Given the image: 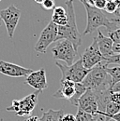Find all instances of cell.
Here are the masks:
<instances>
[{
  "label": "cell",
  "instance_id": "484cf974",
  "mask_svg": "<svg viewBox=\"0 0 120 121\" xmlns=\"http://www.w3.org/2000/svg\"><path fill=\"white\" fill-rule=\"evenodd\" d=\"M111 21L114 23V25L115 27V30L120 28V16H115L114 18H111Z\"/></svg>",
  "mask_w": 120,
  "mask_h": 121
},
{
  "label": "cell",
  "instance_id": "603a6c76",
  "mask_svg": "<svg viewBox=\"0 0 120 121\" xmlns=\"http://www.w3.org/2000/svg\"><path fill=\"white\" fill-rule=\"evenodd\" d=\"M110 101L120 105V92H111Z\"/></svg>",
  "mask_w": 120,
  "mask_h": 121
},
{
  "label": "cell",
  "instance_id": "4dcf8cb0",
  "mask_svg": "<svg viewBox=\"0 0 120 121\" xmlns=\"http://www.w3.org/2000/svg\"><path fill=\"white\" fill-rule=\"evenodd\" d=\"M114 1H115V3L116 7L118 8V9L120 10V0H114Z\"/></svg>",
  "mask_w": 120,
  "mask_h": 121
},
{
  "label": "cell",
  "instance_id": "9c48e42d",
  "mask_svg": "<svg viewBox=\"0 0 120 121\" xmlns=\"http://www.w3.org/2000/svg\"><path fill=\"white\" fill-rule=\"evenodd\" d=\"M81 60L85 68L86 69H92L99 63L104 61V57L101 55L97 42V37H94L92 44L85 50L83 55L81 56Z\"/></svg>",
  "mask_w": 120,
  "mask_h": 121
},
{
  "label": "cell",
  "instance_id": "f1b7e54d",
  "mask_svg": "<svg viewBox=\"0 0 120 121\" xmlns=\"http://www.w3.org/2000/svg\"><path fill=\"white\" fill-rule=\"evenodd\" d=\"M109 118H110L111 120L120 121V112H119V113H117V114H115V115H114V116L109 117Z\"/></svg>",
  "mask_w": 120,
  "mask_h": 121
},
{
  "label": "cell",
  "instance_id": "7c38bea8",
  "mask_svg": "<svg viewBox=\"0 0 120 121\" xmlns=\"http://www.w3.org/2000/svg\"><path fill=\"white\" fill-rule=\"evenodd\" d=\"M25 83L29 85L30 87H32L36 91L42 92L45 89L48 88L45 70L42 68V69H40L38 71H33L29 76H26Z\"/></svg>",
  "mask_w": 120,
  "mask_h": 121
},
{
  "label": "cell",
  "instance_id": "5b68a950",
  "mask_svg": "<svg viewBox=\"0 0 120 121\" xmlns=\"http://www.w3.org/2000/svg\"><path fill=\"white\" fill-rule=\"evenodd\" d=\"M40 91H36L21 100H13L11 106L6 108L7 111L14 112L18 117H29L38 103V97Z\"/></svg>",
  "mask_w": 120,
  "mask_h": 121
},
{
  "label": "cell",
  "instance_id": "2e32d148",
  "mask_svg": "<svg viewBox=\"0 0 120 121\" xmlns=\"http://www.w3.org/2000/svg\"><path fill=\"white\" fill-rule=\"evenodd\" d=\"M64 115L63 110H53L49 109L47 112L43 113L40 117V121H59L60 117Z\"/></svg>",
  "mask_w": 120,
  "mask_h": 121
},
{
  "label": "cell",
  "instance_id": "1f68e13d",
  "mask_svg": "<svg viewBox=\"0 0 120 121\" xmlns=\"http://www.w3.org/2000/svg\"><path fill=\"white\" fill-rule=\"evenodd\" d=\"M34 1H35L36 3H38V4H42L44 0H34Z\"/></svg>",
  "mask_w": 120,
  "mask_h": 121
},
{
  "label": "cell",
  "instance_id": "d4e9b609",
  "mask_svg": "<svg viewBox=\"0 0 120 121\" xmlns=\"http://www.w3.org/2000/svg\"><path fill=\"white\" fill-rule=\"evenodd\" d=\"M59 121H76V117L72 114H66L60 117Z\"/></svg>",
  "mask_w": 120,
  "mask_h": 121
},
{
  "label": "cell",
  "instance_id": "ba28073f",
  "mask_svg": "<svg viewBox=\"0 0 120 121\" xmlns=\"http://www.w3.org/2000/svg\"><path fill=\"white\" fill-rule=\"evenodd\" d=\"M21 10L16 8L14 5H10L7 9L0 10V19L5 23L8 35L10 38H12L14 35L15 29L21 18Z\"/></svg>",
  "mask_w": 120,
  "mask_h": 121
},
{
  "label": "cell",
  "instance_id": "8992f818",
  "mask_svg": "<svg viewBox=\"0 0 120 121\" xmlns=\"http://www.w3.org/2000/svg\"><path fill=\"white\" fill-rule=\"evenodd\" d=\"M52 53L55 60H63L69 66L74 63L76 56L78 55V51L74 48V46L67 39L58 40L55 46L53 47Z\"/></svg>",
  "mask_w": 120,
  "mask_h": 121
},
{
  "label": "cell",
  "instance_id": "44dd1931",
  "mask_svg": "<svg viewBox=\"0 0 120 121\" xmlns=\"http://www.w3.org/2000/svg\"><path fill=\"white\" fill-rule=\"evenodd\" d=\"M105 63L108 64H115L116 66H120V54H115L111 58L105 60Z\"/></svg>",
  "mask_w": 120,
  "mask_h": 121
},
{
  "label": "cell",
  "instance_id": "6da1fadb",
  "mask_svg": "<svg viewBox=\"0 0 120 121\" xmlns=\"http://www.w3.org/2000/svg\"><path fill=\"white\" fill-rule=\"evenodd\" d=\"M65 4L68 22L64 26H57V41L61 39H67L72 43L74 48L78 51L79 47L82 44V35L79 33L76 23L73 0H65Z\"/></svg>",
  "mask_w": 120,
  "mask_h": 121
},
{
  "label": "cell",
  "instance_id": "d6986e66",
  "mask_svg": "<svg viewBox=\"0 0 120 121\" xmlns=\"http://www.w3.org/2000/svg\"><path fill=\"white\" fill-rule=\"evenodd\" d=\"M103 11H106V12L111 13V14H115V16H120L119 9H118V8L116 7V5H115V3L114 0L107 2V4H106V6H105V9Z\"/></svg>",
  "mask_w": 120,
  "mask_h": 121
},
{
  "label": "cell",
  "instance_id": "83f0119b",
  "mask_svg": "<svg viewBox=\"0 0 120 121\" xmlns=\"http://www.w3.org/2000/svg\"><path fill=\"white\" fill-rule=\"evenodd\" d=\"M113 51H114L115 54H120V44H118V43H114Z\"/></svg>",
  "mask_w": 120,
  "mask_h": 121
},
{
  "label": "cell",
  "instance_id": "52a82bcc",
  "mask_svg": "<svg viewBox=\"0 0 120 121\" xmlns=\"http://www.w3.org/2000/svg\"><path fill=\"white\" fill-rule=\"evenodd\" d=\"M55 41H57V25L51 21L40 33V38L34 47V49L39 53L44 54L48 47Z\"/></svg>",
  "mask_w": 120,
  "mask_h": 121
},
{
  "label": "cell",
  "instance_id": "ffe728a7",
  "mask_svg": "<svg viewBox=\"0 0 120 121\" xmlns=\"http://www.w3.org/2000/svg\"><path fill=\"white\" fill-rule=\"evenodd\" d=\"M76 117V121H92L93 120V116L85 113L84 111L78 109L77 115L75 116Z\"/></svg>",
  "mask_w": 120,
  "mask_h": 121
},
{
  "label": "cell",
  "instance_id": "e0dca14e",
  "mask_svg": "<svg viewBox=\"0 0 120 121\" xmlns=\"http://www.w3.org/2000/svg\"><path fill=\"white\" fill-rule=\"evenodd\" d=\"M86 88L82 84V83H75V95L71 100H70L69 102L74 106H77L78 104V101L80 99V97L86 91Z\"/></svg>",
  "mask_w": 120,
  "mask_h": 121
},
{
  "label": "cell",
  "instance_id": "836d02e7",
  "mask_svg": "<svg viewBox=\"0 0 120 121\" xmlns=\"http://www.w3.org/2000/svg\"><path fill=\"white\" fill-rule=\"evenodd\" d=\"M106 1H107V2H109V1H113V0H106Z\"/></svg>",
  "mask_w": 120,
  "mask_h": 121
},
{
  "label": "cell",
  "instance_id": "d6a6232c",
  "mask_svg": "<svg viewBox=\"0 0 120 121\" xmlns=\"http://www.w3.org/2000/svg\"><path fill=\"white\" fill-rule=\"evenodd\" d=\"M1 25H2V20L0 19V27H1Z\"/></svg>",
  "mask_w": 120,
  "mask_h": 121
},
{
  "label": "cell",
  "instance_id": "d590c367",
  "mask_svg": "<svg viewBox=\"0 0 120 121\" xmlns=\"http://www.w3.org/2000/svg\"><path fill=\"white\" fill-rule=\"evenodd\" d=\"M0 1H1V0H0Z\"/></svg>",
  "mask_w": 120,
  "mask_h": 121
},
{
  "label": "cell",
  "instance_id": "30bf717a",
  "mask_svg": "<svg viewBox=\"0 0 120 121\" xmlns=\"http://www.w3.org/2000/svg\"><path fill=\"white\" fill-rule=\"evenodd\" d=\"M78 109L84 111L86 114L95 116L99 111L98 100L94 91L86 90V91L80 97L78 101Z\"/></svg>",
  "mask_w": 120,
  "mask_h": 121
},
{
  "label": "cell",
  "instance_id": "f546056e",
  "mask_svg": "<svg viewBox=\"0 0 120 121\" xmlns=\"http://www.w3.org/2000/svg\"><path fill=\"white\" fill-rule=\"evenodd\" d=\"M25 121H40V118L36 116H29Z\"/></svg>",
  "mask_w": 120,
  "mask_h": 121
},
{
  "label": "cell",
  "instance_id": "5bb4252c",
  "mask_svg": "<svg viewBox=\"0 0 120 121\" xmlns=\"http://www.w3.org/2000/svg\"><path fill=\"white\" fill-rule=\"evenodd\" d=\"M60 89L54 93V97L57 99H65V100H71L75 95V83L69 79H62Z\"/></svg>",
  "mask_w": 120,
  "mask_h": 121
},
{
  "label": "cell",
  "instance_id": "4316f807",
  "mask_svg": "<svg viewBox=\"0 0 120 121\" xmlns=\"http://www.w3.org/2000/svg\"><path fill=\"white\" fill-rule=\"evenodd\" d=\"M111 92H120V82L115 83V84L111 88Z\"/></svg>",
  "mask_w": 120,
  "mask_h": 121
},
{
  "label": "cell",
  "instance_id": "e575fe53",
  "mask_svg": "<svg viewBox=\"0 0 120 121\" xmlns=\"http://www.w3.org/2000/svg\"><path fill=\"white\" fill-rule=\"evenodd\" d=\"M110 121H112V120H110Z\"/></svg>",
  "mask_w": 120,
  "mask_h": 121
},
{
  "label": "cell",
  "instance_id": "7a4b0ae2",
  "mask_svg": "<svg viewBox=\"0 0 120 121\" xmlns=\"http://www.w3.org/2000/svg\"><path fill=\"white\" fill-rule=\"evenodd\" d=\"M107 64L102 61L90 69L89 73L83 80L82 84L88 90L100 92L111 90L113 87L111 76L106 72Z\"/></svg>",
  "mask_w": 120,
  "mask_h": 121
},
{
  "label": "cell",
  "instance_id": "9a60e30c",
  "mask_svg": "<svg viewBox=\"0 0 120 121\" xmlns=\"http://www.w3.org/2000/svg\"><path fill=\"white\" fill-rule=\"evenodd\" d=\"M52 22L57 26H64L67 24L68 17H67V10L63 7L58 6L53 9L52 15Z\"/></svg>",
  "mask_w": 120,
  "mask_h": 121
},
{
  "label": "cell",
  "instance_id": "4fadbf2b",
  "mask_svg": "<svg viewBox=\"0 0 120 121\" xmlns=\"http://www.w3.org/2000/svg\"><path fill=\"white\" fill-rule=\"evenodd\" d=\"M96 37H97L99 49H100L101 55L104 57L105 60L111 58L112 56H114L115 53L113 51V46H114L113 40L109 36H105L101 33V31L100 30L98 31V36H96Z\"/></svg>",
  "mask_w": 120,
  "mask_h": 121
},
{
  "label": "cell",
  "instance_id": "7402d4cb",
  "mask_svg": "<svg viewBox=\"0 0 120 121\" xmlns=\"http://www.w3.org/2000/svg\"><path fill=\"white\" fill-rule=\"evenodd\" d=\"M42 8L46 10H51L55 8V0H44L41 4Z\"/></svg>",
  "mask_w": 120,
  "mask_h": 121
},
{
  "label": "cell",
  "instance_id": "cb8c5ba5",
  "mask_svg": "<svg viewBox=\"0 0 120 121\" xmlns=\"http://www.w3.org/2000/svg\"><path fill=\"white\" fill-rule=\"evenodd\" d=\"M106 4H107L106 0H95L94 8H96L98 9H100V10H104Z\"/></svg>",
  "mask_w": 120,
  "mask_h": 121
},
{
  "label": "cell",
  "instance_id": "277c9868",
  "mask_svg": "<svg viewBox=\"0 0 120 121\" xmlns=\"http://www.w3.org/2000/svg\"><path fill=\"white\" fill-rule=\"evenodd\" d=\"M55 64L61 71L62 79H69L74 83H82L90 71L84 67L81 59H79L70 66L62 64L58 60L55 62Z\"/></svg>",
  "mask_w": 120,
  "mask_h": 121
},
{
  "label": "cell",
  "instance_id": "8fae6325",
  "mask_svg": "<svg viewBox=\"0 0 120 121\" xmlns=\"http://www.w3.org/2000/svg\"><path fill=\"white\" fill-rule=\"evenodd\" d=\"M33 72V70L20 66L12 62L0 60V73L10 77H26Z\"/></svg>",
  "mask_w": 120,
  "mask_h": 121
},
{
  "label": "cell",
  "instance_id": "ac0fdd59",
  "mask_svg": "<svg viewBox=\"0 0 120 121\" xmlns=\"http://www.w3.org/2000/svg\"><path fill=\"white\" fill-rule=\"evenodd\" d=\"M106 72L109 76H111V79H112V84L113 86L117 83L120 82V66H115V67H106Z\"/></svg>",
  "mask_w": 120,
  "mask_h": 121
},
{
  "label": "cell",
  "instance_id": "3957f363",
  "mask_svg": "<svg viewBox=\"0 0 120 121\" xmlns=\"http://www.w3.org/2000/svg\"><path fill=\"white\" fill-rule=\"evenodd\" d=\"M80 1L84 5L87 16V24L85 30L83 33L84 35L93 33L94 31L98 30L101 26H104L106 28L108 34L115 30V27L112 22L111 18H108L107 15L103 12V10L98 9L88 5L85 0H80Z\"/></svg>",
  "mask_w": 120,
  "mask_h": 121
}]
</instances>
